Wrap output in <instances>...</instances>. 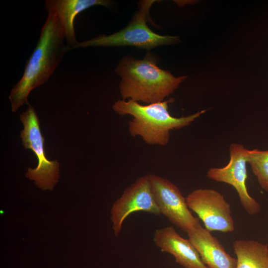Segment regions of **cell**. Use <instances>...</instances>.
<instances>
[{"instance_id": "cell-11", "label": "cell", "mask_w": 268, "mask_h": 268, "mask_svg": "<svg viewBox=\"0 0 268 268\" xmlns=\"http://www.w3.org/2000/svg\"><path fill=\"white\" fill-rule=\"evenodd\" d=\"M108 8L111 2L107 0H46L45 6L48 12H54L63 30L67 45L74 49L78 43L76 39L74 22L76 16L86 9L94 5Z\"/></svg>"}, {"instance_id": "cell-13", "label": "cell", "mask_w": 268, "mask_h": 268, "mask_svg": "<svg viewBox=\"0 0 268 268\" xmlns=\"http://www.w3.org/2000/svg\"><path fill=\"white\" fill-rule=\"evenodd\" d=\"M236 268H268V245L254 240H238L233 244Z\"/></svg>"}, {"instance_id": "cell-10", "label": "cell", "mask_w": 268, "mask_h": 268, "mask_svg": "<svg viewBox=\"0 0 268 268\" xmlns=\"http://www.w3.org/2000/svg\"><path fill=\"white\" fill-rule=\"evenodd\" d=\"M153 242L163 252L169 253L184 268H208L189 239L182 237L171 226L157 229Z\"/></svg>"}, {"instance_id": "cell-6", "label": "cell", "mask_w": 268, "mask_h": 268, "mask_svg": "<svg viewBox=\"0 0 268 268\" xmlns=\"http://www.w3.org/2000/svg\"><path fill=\"white\" fill-rule=\"evenodd\" d=\"M151 189L161 214L187 234L201 224L189 210L186 198L178 188L167 179L155 174H148Z\"/></svg>"}, {"instance_id": "cell-7", "label": "cell", "mask_w": 268, "mask_h": 268, "mask_svg": "<svg viewBox=\"0 0 268 268\" xmlns=\"http://www.w3.org/2000/svg\"><path fill=\"white\" fill-rule=\"evenodd\" d=\"M186 200L189 208L198 215L209 231H234L230 205L219 192L211 189H196Z\"/></svg>"}, {"instance_id": "cell-2", "label": "cell", "mask_w": 268, "mask_h": 268, "mask_svg": "<svg viewBox=\"0 0 268 268\" xmlns=\"http://www.w3.org/2000/svg\"><path fill=\"white\" fill-rule=\"evenodd\" d=\"M115 71L121 77L119 88L123 99L147 104L164 101L187 77L174 76L169 70L159 68L151 53H147L142 60L126 56Z\"/></svg>"}, {"instance_id": "cell-4", "label": "cell", "mask_w": 268, "mask_h": 268, "mask_svg": "<svg viewBox=\"0 0 268 268\" xmlns=\"http://www.w3.org/2000/svg\"><path fill=\"white\" fill-rule=\"evenodd\" d=\"M156 0L141 2L140 8L131 22L124 29L109 35H101L82 42H78L74 49L88 47L134 46L150 50L178 41V37L161 35L153 32L147 26L149 9Z\"/></svg>"}, {"instance_id": "cell-1", "label": "cell", "mask_w": 268, "mask_h": 268, "mask_svg": "<svg viewBox=\"0 0 268 268\" xmlns=\"http://www.w3.org/2000/svg\"><path fill=\"white\" fill-rule=\"evenodd\" d=\"M48 14L39 39L26 62L23 75L13 86L9 96L11 111H16L24 103L32 90L47 82L66 53L70 50L59 20L53 12Z\"/></svg>"}, {"instance_id": "cell-8", "label": "cell", "mask_w": 268, "mask_h": 268, "mask_svg": "<svg viewBox=\"0 0 268 268\" xmlns=\"http://www.w3.org/2000/svg\"><path fill=\"white\" fill-rule=\"evenodd\" d=\"M248 149L242 144L233 143L230 145V159L221 168H210L206 176L210 179L231 185L236 190L240 203L247 213L254 215L260 213L261 206L248 192L247 156Z\"/></svg>"}, {"instance_id": "cell-14", "label": "cell", "mask_w": 268, "mask_h": 268, "mask_svg": "<svg viewBox=\"0 0 268 268\" xmlns=\"http://www.w3.org/2000/svg\"><path fill=\"white\" fill-rule=\"evenodd\" d=\"M247 162L261 188L268 193V150L248 149Z\"/></svg>"}, {"instance_id": "cell-3", "label": "cell", "mask_w": 268, "mask_h": 268, "mask_svg": "<svg viewBox=\"0 0 268 268\" xmlns=\"http://www.w3.org/2000/svg\"><path fill=\"white\" fill-rule=\"evenodd\" d=\"M171 99L143 105L131 99L119 100L113 105L117 114L129 115L133 118L129 123V131L133 136H140L147 144L164 146L170 139L172 130H178L191 125L206 110L176 118L168 111Z\"/></svg>"}, {"instance_id": "cell-5", "label": "cell", "mask_w": 268, "mask_h": 268, "mask_svg": "<svg viewBox=\"0 0 268 268\" xmlns=\"http://www.w3.org/2000/svg\"><path fill=\"white\" fill-rule=\"evenodd\" d=\"M24 129L20 137L25 149L32 150L38 161L36 168H28L26 177L34 180L36 185L43 190H52L59 178V162L50 161L45 155L44 138L40 128L38 117L34 108L28 104L27 110L20 115Z\"/></svg>"}, {"instance_id": "cell-12", "label": "cell", "mask_w": 268, "mask_h": 268, "mask_svg": "<svg viewBox=\"0 0 268 268\" xmlns=\"http://www.w3.org/2000/svg\"><path fill=\"white\" fill-rule=\"evenodd\" d=\"M188 235L208 268H236L237 259L228 254L219 240L201 225Z\"/></svg>"}, {"instance_id": "cell-9", "label": "cell", "mask_w": 268, "mask_h": 268, "mask_svg": "<svg viewBox=\"0 0 268 268\" xmlns=\"http://www.w3.org/2000/svg\"><path fill=\"white\" fill-rule=\"evenodd\" d=\"M141 211L156 215L161 214L152 194L148 175L137 178L114 203L111 220L114 234L118 236L124 220L129 215Z\"/></svg>"}]
</instances>
